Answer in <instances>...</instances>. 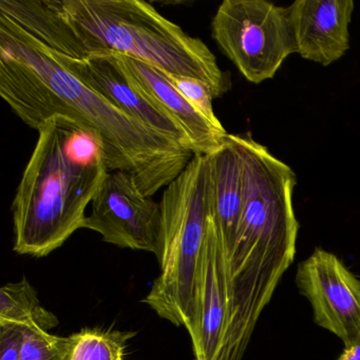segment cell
Wrapping results in <instances>:
<instances>
[{
  "instance_id": "1",
  "label": "cell",
  "mask_w": 360,
  "mask_h": 360,
  "mask_svg": "<svg viewBox=\"0 0 360 360\" xmlns=\"http://www.w3.org/2000/svg\"><path fill=\"white\" fill-rule=\"evenodd\" d=\"M0 96L32 129L56 115L100 134L109 172H128L143 195L167 186L195 155L117 108L63 67L51 49L0 14Z\"/></svg>"
},
{
  "instance_id": "2",
  "label": "cell",
  "mask_w": 360,
  "mask_h": 360,
  "mask_svg": "<svg viewBox=\"0 0 360 360\" xmlns=\"http://www.w3.org/2000/svg\"><path fill=\"white\" fill-rule=\"evenodd\" d=\"M37 131L12 212L14 250L43 258L84 229L109 169L102 139L87 125L56 115Z\"/></svg>"
},
{
  "instance_id": "3",
  "label": "cell",
  "mask_w": 360,
  "mask_h": 360,
  "mask_svg": "<svg viewBox=\"0 0 360 360\" xmlns=\"http://www.w3.org/2000/svg\"><path fill=\"white\" fill-rule=\"evenodd\" d=\"M65 22L84 56L115 53L157 67L166 75L210 86L214 98L231 89V77L197 37L141 0H46Z\"/></svg>"
},
{
  "instance_id": "4",
  "label": "cell",
  "mask_w": 360,
  "mask_h": 360,
  "mask_svg": "<svg viewBox=\"0 0 360 360\" xmlns=\"http://www.w3.org/2000/svg\"><path fill=\"white\" fill-rule=\"evenodd\" d=\"M157 256L160 274L143 302L159 317L186 328L193 317L198 274L212 214L208 155H195L166 186Z\"/></svg>"
},
{
  "instance_id": "5",
  "label": "cell",
  "mask_w": 360,
  "mask_h": 360,
  "mask_svg": "<svg viewBox=\"0 0 360 360\" xmlns=\"http://www.w3.org/2000/svg\"><path fill=\"white\" fill-rule=\"evenodd\" d=\"M212 30L223 53L256 85L273 79L284 60L297 53L288 8L265 0H224Z\"/></svg>"
},
{
  "instance_id": "6",
  "label": "cell",
  "mask_w": 360,
  "mask_h": 360,
  "mask_svg": "<svg viewBox=\"0 0 360 360\" xmlns=\"http://www.w3.org/2000/svg\"><path fill=\"white\" fill-rule=\"evenodd\" d=\"M84 229L100 233L107 243L157 255L161 205L143 195L128 172H111L92 201Z\"/></svg>"
},
{
  "instance_id": "7",
  "label": "cell",
  "mask_w": 360,
  "mask_h": 360,
  "mask_svg": "<svg viewBox=\"0 0 360 360\" xmlns=\"http://www.w3.org/2000/svg\"><path fill=\"white\" fill-rule=\"evenodd\" d=\"M296 284L313 309L314 321L345 347L360 335V280L332 252L316 248L299 264Z\"/></svg>"
},
{
  "instance_id": "8",
  "label": "cell",
  "mask_w": 360,
  "mask_h": 360,
  "mask_svg": "<svg viewBox=\"0 0 360 360\" xmlns=\"http://www.w3.org/2000/svg\"><path fill=\"white\" fill-rule=\"evenodd\" d=\"M226 260L210 214L207 239L198 274L193 317L186 326L195 360H220L229 323Z\"/></svg>"
},
{
  "instance_id": "9",
  "label": "cell",
  "mask_w": 360,
  "mask_h": 360,
  "mask_svg": "<svg viewBox=\"0 0 360 360\" xmlns=\"http://www.w3.org/2000/svg\"><path fill=\"white\" fill-rule=\"evenodd\" d=\"M52 52L63 67L117 108L151 129L178 141L193 151L188 139L180 126L140 91L113 54H90L83 60H75L60 56L53 50Z\"/></svg>"
},
{
  "instance_id": "10",
  "label": "cell",
  "mask_w": 360,
  "mask_h": 360,
  "mask_svg": "<svg viewBox=\"0 0 360 360\" xmlns=\"http://www.w3.org/2000/svg\"><path fill=\"white\" fill-rule=\"evenodd\" d=\"M353 0H297L288 7L297 53L330 66L349 49Z\"/></svg>"
},
{
  "instance_id": "11",
  "label": "cell",
  "mask_w": 360,
  "mask_h": 360,
  "mask_svg": "<svg viewBox=\"0 0 360 360\" xmlns=\"http://www.w3.org/2000/svg\"><path fill=\"white\" fill-rule=\"evenodd\" d=\"M111 54L140 91L180 126L195 155H212L222 146L229 136L226 130L217 129L208 123L174 88L166 73L138 58Z\"/></svg>"
},
{
  "instance_id": "12",
  "label": "cell",
  "mask_w": 360,
  "mask_h": 360,
  "mask_svg": "<svg viewBox=\"0 0 360 360\" xmlns=\"http://www.w3.org/2000/svg\"><path fill=\"white\" fill-rule=\"evenodd\" d=\"M208 159L212 176V216L227 261L235 244L243 208V161L229 134L222 146L208 155Z\"/></svg>"
},
{
  "instance_id": "13",
  "label": "cell",
  "mask_w": 360,
  "mask_h": 360,
  "mask_svg": "<svg viewBox=\"0 0 360 360\" xmlns=\"http://www.w3.org/2000/svg\"><path fill=\"white\" fill-rule=\"evenodd\" d=\"M0 324L37 326L49 332L60 324V320L41 304L37 290L22 277L0 290Z\"/></svg>"
},
{
  "instance_id": "14",
  "label": "cell",
  "mask_w": 360,
  "mask_h": 360,
  "mask_svg": "<svg viewBox=\"0 0 360 360\" xmlns=\"http://www.w3.org/2000/svg\"><path fill=\"white\" fill-rule=\"evenodd\" d=\"M136 332L83 328L68 337L67 360H125L128 341Z\"/></svg>"
},
{
  "instance_id": "15",
  "label": "cell",
  "mask_w": 360,
  "mask_h": 360,
  "mask_svg": "<svg viewBox=\"0 0 360 360\" xmlns=\"http://www.w3.org/2000/svg\"><path fill=\"white\" fill-rule=\"evenodd\" d=\"M68 337L50 334L37 326H25L20 360H67Z\"/></svg>"
},
{
  "instance_id": "16",
  "label": "cell",
  "mask_w": 360,
  "mask_h": 360,
  "mask_svg": "<svg viewBox=\"0 0 360 360\" xmlns=\"http://www.w3.org/2000/svg\"><path fill=\"white\" fill-rule=\"evenodd\" d=\"M176 90L182 94L183 98L214 128L224 131V127L220 120L217 117L212 107L214 96L207 84L191 77H174L167 75Z\"/></svg>"
},
{
  "instance_id": "17",
  "label": "cell",
  "mask_w": 360,
  "mask_h": 360,
  "mask_svg": "<svg viewBox=\"0 0 360 360\" xmlns=\"http://www.w3.org/2000/svg\"><path fill=\"white\" fill-rule=\"evenodd\" d=\"M25 326L0 324V360H20Z\"/></svg>"
},
{
  "instance_id": "18",
  "label": "cell",
  "mask_w": 360,
  "mask_h": 360,
  "mask_svg": "<svg viewBox=\"0 0 360 360\" xmlns=\"http://www.w3.org/2000/svg\"><path fill=\"white\" fill-rule=\"evenodd\" d=\"M337 360H360V335L353 342L345 347Z\"/></svg>"
}]
</instances>
